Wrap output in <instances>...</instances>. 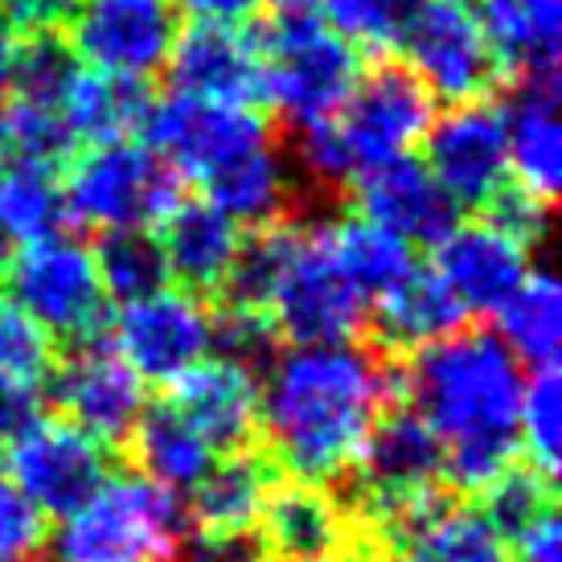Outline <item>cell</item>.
<instances>
[{
	"label": "cell",
	"mask_w": 562,
	"mask_h": 562,
	"mask_svg": "<svg viewBox=\"0 0 562 562\" xmlns=\"http://www.w3.org/2000/svg\"><path fill=\"white\" fill-rule=\"evenodd\" d=\"M403 398V370L358 341L292 345L267 361L259 427L276 469L296 481H345L374 423Z\"/></svg>",
	"instance_id": "1"
},
{
	"label": "cell",
	"mask_w": 562,
	"mask_h": 562,
	"mask_svg": "<svg viewBox=\"0 0 562 562\" xmlns=\"http://www.w3.org/2000/svg\"><path fill=\"white\" fill-rule=\"evenodd\" d=\"M403 394L443 448V476L460 493H481L521 452V361L493 328H456L406 353Z\"/></svg>",
	"instance_id": "2"
},
{
	"label": "cell",
	"mask_w": 562,
	"mask_h": 562,
	"mask_svg": "<svg viewBox=\"0 0 562 562\" xmlns=\"http://www.w3.org/2000/svg\"><path fill=\"white\" fill-rule=\"evenodd\" d=\"M189 533L186 497L148 476H108L49 538L54 562H172Z\"/></svg>",
	"instance_id": "3"
},
{
	"label": "cell",
	"mask_w": 562,
	"mask_h": 562,
	"mask_svg": "<svg viewBox=\"0 0 562 562\" xmlns=\"http://www.w3.org/2000/svg\"><path fill=\"white\" fill-rule=\"evenodd\" d=\"M263 54V99L300 127L337 120L361 79L358 49L341 42L321 16H276L259 37Z\"/></svg>",
	"instance_id": "4"
},
{
	"label": "cell",
	"mask_w": 562,
	"mask_h": 562,
	"mask_svg": "<svg viewBox=\"0 0 562 562\" xmlns=\"http://www.w3.org/2000/svg\"><path fill=\"white\" fill-rule=\"evenodd\" d=\"M0 288L49 341L87 345L108 328V292L87 243L49 235L16 247L0 263Z\"/></svg>",
	"instance_id": "5"
},
{
	"label": "cell",
	"mask_w": 562,
	"mask_h": 562,
	"mask_svg": "<svg viewBox=\"0 0 562 562\" xmlns=\"http://www.w3.org/2000/svg\"><path fill=\"white\" fill-rule=\"evenodd\" d=\"M66 222L87 231H148L181 202V177L136 140L91 144L63 177Z\"/></svg>",
	"instance_id": "6"
},
{
	"label": "cell",
	"mask_w": 562,
	"mask_h": 562,
	"mask_svg": "<svg viewBox=\"0 0 562 562\" xmlns=\"http://www.w3.org/2000/svg\"><path fill=\"white\" fill-rule=\"evenodd\" d=\"M267 321L280 341L292 345H341L358 341L370 321V304L353 292L325 247L316 222H300V238L280 283L267 304Z\"/></svg>",
	"instance_id": "7"
},
{
	"label": "cell",
	"mask_w": 562,
	"mask_h": 562,
	"mask_svg": "<svg viewBox=\"0 0 562 562\" xmlns=\"http://www.w3.org/2000/svg\"><path fill=\"white\" fill-rule=\"evenodd\" d=\"M148 148L169 165L181 181L205 186L214 172L247 157L250 148L276 140L271 124L259 108H235V103H214L186 91H169L165 99H153L144 132Z\"/></svg>",
	"instance_id": "8"
},
{
	"label": "cell",
	"mask_w": 562,
	"mask_h": 562,
	"mask_svg": "<svg viewBox=\"0 0 562 562\" xmlns=\"http://www.w3.org/2000/svg\"><path fill=\"white\" fill-rule=\"evenodd\" d=\"M398 46L406 58L403 66L427 87V94L452 108L488 99L501 79V66L469 0H419Z\"/></svg>",
	"instance_id": "9"
},
{
	"label": "cell",
	"mask_w": 562,
	"mask_h": 562,
	"mask_svg": "<svg viewBox=\"0 0 562 562\" xmlns=\"http://www.w3.org/2000/svg\"><path fill=\"white\" fill-rule=\"evenodd\" d=\"M436 120V99L427 94L403 63H378L361 70L353 94L345 99L341 115L333 120L353 172L378 169L386 160L411 157Z\"/></svg>",
	"instance_id": "10"
},
{
	"label": "cell",
	"mask_w": 562,
	"mask_h": 562,
	"mask_svg": "<svg viewBox=\"0 0 562 562\" xmlns=\"http://www.w3.org/2000/svg\"><path fill=\"white\" fill-rule=\"evenodd\" d=\"M66 46L91 70L153 79L177 46V0H79L66 21Z\"/></svg>",
	"instance_id": "11"
},
{
	"label": "cell",
	"mask_w": 562,
	"mask_h": 562,
	"mask_svg": "<svg viewBox=\"0 0 562 562\" xmlns=\"http://www.w3.org/2000/svg\"><path fill=\"white\" fill-rule=\"evenodd\" d=\"M111 345L140 382L169 386L214 349V313L186 288H160L120 308Z\"/></svg>",
	"instance_id": "12"
},
{
	"label": "cell",
	"mask_w": 562,
	"mask_h": 562,
	"mask_svg": "<svg viewBox=\"0 0 562 562\" xmlns=\"http://www.w3.org/2000/svg\"><path fill=\"white\" fill-rule=\"evenodd\" d=\"M423 148H427V172L452 198L456 210H484L509 186L505 115L493 99L456 103L448 115L431 120Z\"/></svg>",
	"instance_id": "13"
},
{
	"label": "cell",
	"mask_w": 562,
	"mask_h": 562,
	"mask_svg": "<svg viewBox=\"0 0 562 562\" xmlns=\"http://www.w3.org/2000/svg\"><path fill=\"white\" fill-rule=\"evenodd\" d=\"M9 476L46 517H66L111 476V456L75 423L33 419L9 443Z\"/></svg>",
	"instance_id": "14"
},
{
	"label": "cell",
	"mask_w": 562,
	"mask_h": 562,
	"mask_svg": "<svg viewBox=\"0 0 562 562\" xmlns=\"http://www.w3.org/2000/svg\"><path fill=\"white\" fill-rule=\"evenodd\" d=\"M49 374H54L49 398L66 423H75L103 448L127 443L136 419L144 415V382L127 370L115 345H108L103 337L75 345L63 366Z\"/></svg>",
	"instance_id": "15"
},
{
	"label": "cell",
	"mask_w": 562,
	"mask_h": 562,
	"mask_svg": "<svg viewBox=\"0 0 562 562\" xmlns=\"http://www.w3.org/2000/svg\"><path fill=\"white\" fill-rule=\"evenodd\" d=\"M259 542L276 562H345L358 542V517L316 481H276L259 514Z\"/></svg>",
	"instance_id": "16"
},
{
	"label": "cell",
	"mask_w": 562,
	"mask_h": 562,
	"mask_svg": "<svg viewBox=\"0 0 562 562\" xmlns=\"http://www.w3.org/2000/svg\"><path fill=\"white\" fill-rule=\"evenodd\" d=\"M172 91L255 108L263 99V54L259 37L243 25H210L193 21L186 33H177L169 54Z\"/></svg>",
	"instance_id": "17"
},
{
	"label": "cell",
	"mask_w": 562,
	"mask_h": 562,
	"mask_svg": "<svg viewBox=\"0 0 562 562\" xmlns=\"http://www.w3.org/2000/svg\"><path fill=\"white\" fill-rule=\"evenodd\" d=\"M439 280L456 292L469 313H497L514 288L530 276V247L517 243L497 222H456L436 243Z\"/></svg>",
	"instance_id": "18"
},
{
	"label": "cell",
	"mask_w": 562,
	"mask_h": 562,
	"mask_svg": "<svg viewBox=\"0 0 562 562\" xmlns=\"http://www.w3.org/2000/svg\"><path fill=\"white\" fill-rule=\"evenodd\" d=\"M169 403L214 452H247L259 436V374L231 358H202L169 382Z\"/></svg>",
	"instance_id": "19"
},
{
	"label": "cell",
	"mask_w": 562,
	"mask_h": 562,
	"mask_svg": "<svg viewBox=\"0 0 562 562\" xmlns=\"http://www.w3.org/2000/svg\"><path fill=\"white\" fill-rule=\"evenodd\" d=\"M353 202L361 218L378 222L382 231L398 235L403 243L436 247L439 238L456 226L452 198L439 189V181L427 172V165L411 157L386 160L378 169H366L353 177Z\"/></svg>",
	"instance_id": "20"
},
{
	"label": "cell",
	"mask_w": 562,
	"mask_h": 562,
	"mask_svg": "<svg viewBox=\"0 0 562 562\" xmlns=\"http://www.w3.org/2000/svg\"><path fill=\"white\" fill-rule=\"evenodd\" d=\"M509 177L538 202H554L562 181V127H559V70L514 79V91L501 103Z\"/></svg>",
	"instance_id": "21"
},
{
	"label": "cell",
	"mask_w": 562,
	"mask_h": 562,
	"mask_svg": "<svg viewBox=\"0 0 562 562\" xmlns=\"http://www.w3.org/2000/svg\"><path fill=\"white\" fill-rule=\"evenodd\" d=\"M157 226L169 280H177L193 296H218L243 243V226H235L205 198H181Z\"/></svg>",
	"instance_id": "22"
},
{
	"label": "cell",
	"mask_w": 562,
	"mask_h": 562,
	"mask_svg": "<svg viewBox=\"0 0 562 562\" xmlns=\"http://www.w3.org/2000/svg\"><path fill=\"white\" fill-rule=\"evenodd\" d=\"M374 308V337L378 349L394 358V353H415L423 345L448 337L456 328H464L469 308L456 300V292L439 280L436 267H415L403 283H394L382 300L370 304Z\"/></svg>",
	"instance_id": "23"
},
{
	"label": "cell",
	"mask_w": 562,
	"mask_h": 562,
	"mask_svg": "<svg viewBox=\"0 0 562 562\" xmlns=\"http://www.w3.org/2000/svg\"><path fill=\"white\" fill-rule=\"evenodd\" d=\"M296 193L300 181L292 172V160L283 157L276 140L250 148L247 157L226 165L205 181V202H214L235 222V226H271V222L296 218Z\"/></svg>",
	"instance_id": "24"
},
{
	"label": "cell",
	"mask_w": 562,
	"mask_h": 562,
	"mask_svg": "<svg viewBox=\"0 0 562 562\" xmlns=\"http://www.w3.org/2000/svg\"><path fill=\"white\" fill-rule=\"evenodd\" d=\"M276 460L259 452H226L189 488L186 514L193 530L247 533L259 526L267 497L276 488Z\"/></svg>",
	"instance_id": "25"
},
{
	"label": "cell",
	"mask_w": 562,
	"mask_h": 562,
	"mask_svg": "<svg viewBox=\"0 0 562 562\" xmlns=\"http://www.w3.org/2000/svg\"><path fill=\"white\" fill-rule=\"evenodd\" d=\"M472 13L501 75L526 79L559 70L562 0H481Z\"/></svg>",
	"instance_id": "26"
},
{
	"label": "cell",
	"mask_w": 562,
	"mask_h": 562,
	"mask_svg": "<svg viewBox=\"0 0 562 562\" xmlns=\"http://www.w3.org/2000/svg\"><path fill=\"white\" fill-rule=\"evenodd\" d=\"M58 108H63V120L75 132V140L115 144L140 136L148 108H153V94L136 79H120L108 70L79 66Z\"/></svg>",
	"instance_id": "27"
},
{
	"label": "cell",
	"mask_w": 562,
	"mask_h": 562,
	"mask_svg": "<svg viewBox=\"0 0 562 562\" xmlns=\"http://www.w3.org/2000/svg\"><path fill=\"white\" fill-rule=\"evenodd\" d=\"M321 231H325V247L333 255V263L341 267V276L353 283V292L366 304L382 300L394 283H403L419 267L411 243H403L398 235L382 231L378 222L361 218V214L321 222Z\"/></svg>",
	"instance_id": "28"
},
{
	"label": "cell",
	"mask_w": 562,
	"mask_h": 562,
	"mask_svg": "<svg viewBox=\"0 0 562 562\" xmlns=\"http://www.w3.org/2000/svg\"><path fill=\"white\" fill-rule=\"evenodd\" d=\"M127 448H132V460L140 464V476L165 484L172 493H189L218 456L169 398L144 406V415L127 436Z\"/></svg>",
	"instance_id": "29"
},
{
	"label": "cell",
	"mask_w": 562,
	"mask_h": 562,
	"mask_svg": "<svg viewBox=\"0 0 562 562\" xmlns=\"http://www.w3.org/2000/svg\"><path fill=\"white\" fill-rule=\"evenodd\" d=\"M493 333L509 345V353L517 361H530V370L533 366L559 361V341H562L559 280L550 271H530L514 288V296L497 308V328Z\"/></svg>",
	"instance_id": "30"
},
{
	"label": "cell",
	"mask_w": 562,
	"mask_h": 562,
	"mask_svg": "<svg viewBox=\"0 0 562 562\" xmlns=\"http://www.w3.org/2000/svg\"><path fill=\"white\" fill-rule=\"evenodd\" d=\"M391 562H514L481 509H443L394 550Z\"/></svg>",
	"instance_id": "31"
},
{
	"label": "cell",
	"mask_w": 562,
	"mask_h": 562,
	"mask_svg": "<svg viewBox=\"0 0 562 562\" xmlns=\"http://www.w3.org/2000/svg\"><path fill=\"white\" fill-rule=\"evenodd\" d=\"M94 267L108 300H140L169 288V267L153 231H108L94 243Z\"/></svg>",
	"instance_id": "32"
},
{
	"label": "cell",
	"mask_w": 562,
	"mask_h": 562,
	"mask_svg": "<svg viewBox=\"0 0 562 562\" xmlns=\"http://www.w3.org/2000/svg\"><path fill=\"white\" fill-rule=\"evenodd\" d=\"M75 144L79 140L66 127L63 108L16 99V94L0 99V157L58 169L75 157Z\"/></svg>",
	"instance_id": "33"
},
{
	"label": "cell",
	"mask_w": 562,
	"mask_h": 562,
	"mask_svg": "<svg viewBox=\"0 0 562 562\" xmlns=\"http://www.w3.org/2000/svg\"><path fill=\"white\" fill-rule=\"evenodd\" d=\"M476 497H481L484 521L497 530L505 547H514L533 521H542L554 509V481H547L533 464H514Z\"/></svg>",
	"instance_id": "34"
},
{
	"label": "cell",
	"mask_w": 562,
	"mask_h": 562,
	"mask_svg": "<svg viewBox=\"0 0 562 562\" xmlns=\"http://www.w3.org/2000/svg\"><path fill=\"white\" fill-rule=\"evenodd\" d=\"M521 452L530 456V464L547 481L559 476L562 460V382L559 361L533 366L526 386H521Z\"/></svg>",
	"instance_id": "35"
},
{
	"label": "cell",
	"mask_w": 562,
	"mask_h": 562,
	"mask_svg": "<svg viewBox=\"0 0 562 562\" xmlns=\"http://www.w3.org/2000/svg\"><path fill=\"white\" fill-rule=\"evenodd\" d=\"M75 70H79V58H75V49L66 46V37H58V33H30L25 42H16L9 94L58 108L70 79H75Z\"/></svg>",
	"instance_id": "36"
},
{
	"label": "cell",
	"mask_w": 562,
	"mask_h": 562,
	"mask_svg": "<svg viewBox=\"0 0 562 562\" xmlns=\"http://www.w3.org/2000/svg\"><path fill=\"white\" fill-rule=\"evenodd\" d=\"M419 0H321V21L353 49L398 46Z\"/></svg>",
	"instance_id": "37"
},
{
	"label": "cell",
	"mask_w": 562,
	"mask_h": 562,
	"mask_svg": "<svg viewBox=\"0 0 562 562\" xmlns=\"http://www.w3.org/2000/svg\"><path fill=\"white\" fill-rule=\"evenodd\" d=\"M54 370V341L0 288V378L42 386Z\"/></svg>",
	"instance_id": "38"
},
{
	"label": "cell",
	"mask_w": 562,
	"mask_h": 562,
	"mask_svg": "<svg viewBox=\"0 0 562 562\" xmlns=\"http://www.w3.org/2000/svg\"><path fill=\"white\" fill-rule=\"evenodd\" d=\"M46 547L49 517L0 472V562H42Z\"/></svg>",
	"instance_id": "39"
},
{
	"label": "cell",
	"mask_w": 562,
	"mask_h": 562,
	"mask_svg": "<svg viewBox=\"0 0 562 562\" xmlns=\"http://www.w3.org/2000/svg\"><path fill=\"white\" fill-rule=\"evenodd\" d=\"M276 328L267 321V313H255V308H231L222 304L214 313V349L218 358H231L238 366H267L276 358Z\"/></svg>",
	"instance_id": "40"
},
{
	"label": "cell",
	"mask_w": 562,
	"mask_h": 562,
	"mask_svg": "<svg viewBox=\"0 0 562 562\" xmlns=\"http://www.w3.org/2000/svg\"><path fill=\"white\" fill-rule=\"evenodd\" d=\"M484 218L497 222L501 231H509L517 243L533 247V243H542L550 231V205L538 202L533 193H526V189H517L514 181H509L493 202L484 205Z\"/></svg>",
	"instance_id": "41"
},
{
	"label": "cell",
	"mask_w": 562,
	"mask_h": 562,
	"mask_svg": "<svg viewBox=\"0 0 562 562\" xmlns=\"http://www.w3.org/2000/svg\"><path fill=\"white\" fill-rule=\"evenodd\" d=\"M172 562H267V550L259 533H218V530H193L177 542Z\"/></svg>",
	"instance_id": "42"
},
{
	"label": "cell",
	"mask_w": 562,
	"mask_h": 562,
	"mask_svg": "<svg viewBox=\"0 0 562 562\" xmlns=\"http://www.w3.org/2000/svg\"><path fill=\"white\" fill-rule=\"evenodd\" d=\"M79 0H0V16L16 33H58Z\"/></svg>",
	"instance_id": "43"
},
{
	"label": "cell",
	"mask_w": 562,
	"mask_h": 562,
	"mask_svg": "<svg viewBox=\"0 0 562 562\" xmlns=\"http://www.w3.org/2000/svg\"><path fill=\"white\" fill-rule=\"evenodd\" d=\"M37 403H42V391H37V386L0 378V448H9V443L37 419Z\"/></svg>",
	"instance_id": "44"
},
{
	"label": "cell",
	"mask_w": 562,
	"mask_h": 562,
	"mask_svg": "<svg viewBox=\"0 0 562 562\" xmlns=\"http://www.w3.org/2000/svg\"><path fill=\"white\" fill-rule=\"evenodd\" d=\"M189 13L210 25H243L263 13L271 0H181Z\"/></svg>",
	"instance_id": "45"
},
{
	"label": "cell",
	"mask_w": 562,
	"mask_h": 562,
	"mask_svg": "<svg viewBox=\"0 0 562 562\" xmlns=\"http://www.w3.org/2000/svg\"><path fill=\"white\" fill-rule=\"evenodd\" d=\"M13 63H16V30L0 16V99L9 94V82H13Z\"/></svg>",
	"instance_id": "46"
}]
</instances>
